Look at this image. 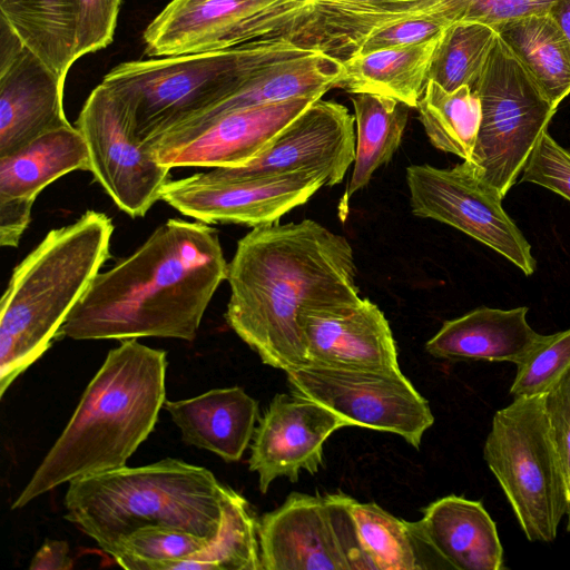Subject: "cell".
<instances>
[{
	"mask_svg": "<svg viewBox=\"0 0 570 570\" xmlns=\"http://www.w3.org/2000/svg\"><path fill=\"white\" fill-rule=\"evenodd\" d=\"M226 281L228 326L285 373L307 365L302 312L361 299L352 246L312 219L254 227L238 240Z\"/></svg>",
	"mask_w": 570,
	"mask_h": 570,
	"instance_id": "6da1fadb",
	"label": "cell"
},
{
	"mask_svg": "<svg viewBox=\"0 0 570 570\" xmlns=\"http://www.w3.org/2000/svg\"><path fill=\"white\" fill-rule=\"evenodd\" d=\"M227 272L215 228L170 218L132 254L97 274L58 338L191 342Z\"/></svg>",
	"mask_w": 570,
	"mask_h": 570,
	"instance_id": "7a4b0ae2",
	"label": "cell"
},
{
	"mask_svg": "<svg viewBox=\"0 0 570 570\" xmlns=\"http://www.w3.org/2000/svg\"><path fill=\"white\" fill-rule=\"evenodd\" d=\"M166 355L137 338L110 350L11 509L78 478L125 466L154 431L165 403Z\"/></svg>",
	"mask_w": 570,
	"mask_h": 570,
	"instance_id": "3957f363",
	"label": "cell"
},
{
	"mask_svg": "<svg viewBox=\"0 0 570 570\" xmlns=\"http://www.w3.org/2000/svg\"><path fill=\"white\" fill-rule=\"evenodd\" d=\"M115 226L89 209L51 229L13 268L0 302V396L58 338L110 257Z\"/></svg>",
	"mask_w": 570,
	"mask_h": 570,
	"instance_id": "277c9868",
	"label": "cell"
},
{
	"mask_svg": "<svg viewBox=\"0 0 570 570\" xmlns=\"http://www.w3.org/2000/svg\"><path fill=\"white\" fill-rule=\"evenodd\" d=\"M228 489L212 471L166 458L69 482L63 518L107 554L121 538L151 525L173 527L213 540L219 531Z\"/></svg>",
	"mask_w": 570,
	"mask_h": 570,
	"instance_id": "5b68a950",
	"label": "cell"
},
{
	"mask_svg": "<svg viewBox=\"0 0 570 570\" xmlns=\"http://www.w3.org/2000/svg\"><path fill=\"white\" fill-rule=\"evenodd\" d=\"M273 45L269 36L220 51L126 61L101 83L122 105L131 135L146 145L238 90Z\"/></svg>",
	"mask_w": 570,
	"mask_h": 570,
	"instance_id": "8992f818",
	"label": "cell"
},
{
	"mask_svg": "<svg viewBox=\"0 0 570 570\" xmlns=\"http://www.w3.org/2000/svg\"><path fill=\"white\" fill-rule=\"evenodd\" d=\"M483 458L531 542L556 539L569 492L543 404V395L514 397L498 410Z\"/></svg>",
	"mask_w": 570,
	"mask_h": 570,
	"instance_id": "52a82bcc",
	"label": "cell"
},
{
	"mask_svg": "<svg viewBox=\"0 0 570 570\" xmlns=\"http://www.w3.org/2000/svg\"><path fill=\"white\" fill-rule=\"evenodd\" d=\"M473 91L480 100L481 120L472 157L465 161L503 198L557 107L498 33Z\"/></svg>",
	"mask_w": 570,
	"mask_h": 570,
	"instance_id": "ba28073f",
	"label": "cell"
},
{
	"mask_svg": "<svg viewBox=\"0 0 570 570\" xmlns=\"http://www.w3.org/2000/svg\"><path fill=\"white\" fill-rule=\"evenodd\" d=\"M262 570H373L342 492L291 493L258 520Z\"/></svg>",
	"mask_w": 570,
	"mask_h": 570,
	"instance_id": "9c48e42d",
	"label": "cell"
},
{
	"mask_svg": "<svg viewBox=\"0 0 570 570\" xmlns=\"http://www.w3.org/2000/svg\"><path fill=\"white\" fill-rule=\"evenodd\" d=\"M286 376L293 393L325 406L348 426L395 433L415 449L434 423L428 401L401 370L304 366Z\"/></svg>",
	"mask_w": 570,
	"mask_h": 570,
	"instance_id": "30bf717a",
	"label": "cell"
},
{
	"mask_svg": "<svg viewBox=\"0 0 570 570\" xmlns=\"http://www.w3.org/2000/svg\"><path fill=\"white\" fill-rule=\"evenodd\" d=\"M313 0H170L146 27L151 58L220 51L282 33Z\"/></svg>",
	"mask_w": 570,
	"mask_h": 570,
	"instance_id": "8fae6325",
	"label": "cell"
},
{
	"mask_svg": "<svg viewBox=\"0 0 570 570\" xmlns=\"http://www.w3.org/2000/svg\"><path fill=\"white\" fill-rule=\"evenodd\" d=\"M412 213L450 225L492 248L525 275L537 262L522 232L502 207V197L463 160L452 168H406Z\"/></svg>",
	"mask_w": 570,
	"mask_h": 570,
	"instance_id": "7c38bea8",
	"label": "cell"
},
{
	"mask_svg": "<svg viewBox=\"0 0 570 570\" xmlns=\"http://www.w3.org/2000/svg\"><path fill=\"white\" fill-rule=\"evenodd\" d=\"M88 147L90 173L121 212L144 217L160 200L169 167L130 132L120 101L102 83L86 99L76 121Z\"/></svg>",
	"mask_w": 570,
	"mask_h": 570,
	"instance_id": "4fadbf2b",
	"label": "cell"
},
{
	"mask_svg": "<svg viewBox=\"0 0 570 570\" xmlns=\"http://www.w3.org/2000/svg\"><path fill=\"white\" fill-rule=\"evenodd\" d=\"M354 121L345 106L320 98L286 125L247 165L213 168L202 175L209 179L232 180L317 174L326 179V186H335L355 159Z\"/></svg>",
	"mask_w": 570,
	"mask_h": 570,
	"instance_id": "5bb4252c",
	"label": "cell"
},
{
	"mask_svg": "<svg viewBox=\"0 0 570 570\" xmlns=\"http://www.w3.org/2000/svg\"><path fill=\"white\" fill-rule=\"evenodd\" d=\"M315 100L303 97L233 110L195 126L167 131L145 146L157 163L169 168L243 167L257 158Z\"/></svg>",
	"mask_w": 570,
	"mask_h": 570,
	"instance_id": "9a60e30c",
	"label": "cell"
},
{
	"mask_svg": "<svg viewBox=\"0 0 570 570\" xmlns=\"http://www.w3.org/2000/svg\"><path fill=\"white\" fill-rule=\"evenodd\" d=\"M326 179L317 174L217 180L202 173L169 180L160 199L184 216L204 224L257 227L277 223L306 203Z\"/></svg>",
	"mask_w": 570,
	"mask_h": 570,
	"instance_id": "2e32d148",
	"label": "cell"
},
{
	"mask_svg": "<svg viewBox=\"0 0 570 570\" xmlns=\"http://www.w3.org/2000/svg\"><path fill=\"white\" fill-rule=\"evenodd\" d=\"M346 426L337 414L305 396L275 394L258 420L248 459L259 491L265 494L279 476L296 482L303 470L316 474L324 466L325 442Z\"/></svg>",
	"mask_w": 570,
	"mask_h": 570,
	"instance_id": "e0dca14e",
	"label": "cell"
},
{
	"mask_svg": "<svg viewBox=\"0 0 570 570\" xmlns=\"http://www.w3.org/2000/svg\"><path fill=\"white\" fill-rule=\"evenodd\" d=\"M63 87L65 80L0 19V157L71 125L63 109Z\"/></svg>",
	"mask_w": 570,
	"mask_h": 570,
	"instance_id": "ac0fdd59",
	"label": "cell"
},
{
	"mask_svg": "<svg viewBox=\"0 0 570 570\" xmlns=\"http://www.w3.org/2000/svg\"><path fill=\"white\" fill-rule=\"evenodd\" d=\"M307 353L306 366L364 371H397V347L389 321L373 302L299 315Z\"/></svg>",
	"mask_w": 570,
	"mask_h": 570,
	"instance_id": "d6986e66",
	"label": "cell"
},
{
	"mask_svg": "<svg viewBox=\"0 0 570 570\" xmlns=\"http://www.w3.org/2000/svg\"><path fill=\"white\" fill-rule=\"evenodd\" d=\"M412 532L448 568L505 569L497 524L483 503L450 494L422 509Z\"/></svg>",
	"mask_w": 570,
	"mask_h": 570,
	"instance_id": "ffe728a7",
	"label": "cell"
},
{
	"mask_svg": "<svg viewBox=\"0 0 570 570\" xmlns=\"http://www.w3.org/2000/svg\"><path fill=\"white\" fill-rule=\"evenodd\" d=\"M528 307H478L445 321L425 344L426 352L444 360L510 362L518 365L541 340L527 321Z\"/></svg>",
	"mask_w": 570,
	"mask_h": 570,
	"instance_id": "44dd1931",
	"label": "cell"
},
{
	"mask_svg": "<svg viewBox=\"0 0 570 570\" xmlns=\"http://www.w3.org/2000/svg\"><path fill=\"white\" fill-rule=\"evenodd\" d=\"M165 409L185 443L210 451L226 462L240 460L259 420L258 402L239 386L166 401Z\"/></svg>",
	"mask_w": 570,
	"mask_h": 570,
	"instance_id": "7402d4cb",
	"label": "cell"
},
{
	"mask_svg": "<svg viewBox=\"0 0 570 570\" xmlns=\"http://www.w3.org/2000/svg\"><path fill=\"white\" fill-rule=\"evenodd\" d=\"M75 170L90 171L88 147L78 128L70 125L46 132L0 157V202L32 207L48 185Z\"/></svg>",
	"mask_w": 570,
	"mask_h": 570,
	"instance_id": "603a6c76",
	"label": "cell"
},
{
	"mask_svg": "<svg viewBox=\"0 0 570 570\" xmlns=\"http://www.w3.org/2000/svg\"><path fill=\"white\" fill-rule=\"evenodd\" d=\"M439 38L354 55L342 61L344 72L336 88L391 97L410 108L417 107Z\"/></svg>",
	"mask_w": 570,
	"mask_h": 570,
	"instance_id": "cb8c5ba5",
	"label": "cell"
},
{
	"mask_svg": "<svg viewBox=\"0 0 570 570\" xmlns=\"http://www.w3.org/2000/svg\"><path fill=\"white\" fill-rule=\"evenodd\" d=\"M554 107L570 94V42L552 16L538 13L497 29Z\"/></svg>",
	"mask_w": 570,
	"mask_h": 570,
	"instance_id": "d4e9b609",
	"label": "cell"
},
{
	"mask_svg": "<svg viewBox=\"0 0 570 570\" xmlns=\"http://www.w3.org/2000/svg\"><path fill=\"white\" fill-rule=\"evenodd\" d=\"M0 19L48 68L66 80L77 60L70 0H0Z\"/></svg>",
	"mask_w": 570,
	"mask_h": 570,
	"instance_id": "484cf974",
	"label": "cell"
},
{
	"mask_svg": "<svg viewBox=\"0 0 570 570\" xmlns=\"http://www.w3.org/2000/svg\"><path fill=\"white\" fill-rule=\"evenodd\" d=\"M356 151L348 195L365 187L374 171L389 163L399 148L409 116V106L381 95L353 94Z\"/></svg>",
	"mask_w": 570,
	"mask_h": 570,
	"instance_id": "4316f807",
	"label": "cell"
},
{
	"mask_svg": "<svg viewBox=\"0 0 570 570\" xmlns=\"http://www.w3.org/2000/svg\"><path fill=\"white\" fill-rule=\"evenodd\" d=\"M258 520L249 502L229 488L219 531L210 543L159 570H262Z\"/></svg>",
	"mask_w": 570,
	"mask_h": 570,
	"instance_id": "83f0119b",
	"label": "cell"
},
{
	"mask_svg": "<svg viewBox=\"0 0 570 570\" xmlns=\"http://www.w3.org/2000/svg\"><path fill=\"white\" fill-rule=\"evenodd\" d=\"M416 108L425 134L436 149L463 160L471 159L481 120L475 91L469 86L446 91L429 80Z\"/></svg>",
	"mask_w": 570,
	"mask_h": 570,
	"instance_id": "f1b7e54d",
	"label": "cell"
},
{
	"mask_svg": "<svg viewBox=\"0 0 570 570\" xmlns=\"http://www.w3.org/2000/svg\"><path fill=\"white\" fill-rule=\"evenodd\" d=\"M346 504L358 544L373 570L425 569L420 542L410 522L399 519L375 502H360L346 494Z\"/></svg>",
	"mask_w": 570,
	"mask_h": 570,
	"instance_id": "f546056e",
	"label": "cell"
},
{
	"mask_svg": "<svg viewBox=\"0 0 570 570\" xmlns=\"http://www.w3.org/2000/svg\"><path fill=\"white\" fill-rule=\"evenodd\" d=\"M497 31L485 24L455 21L441 33L428 79L446 91L462 86L474 89L493 46Z\"/></svg>",
	"mask_w": 570,
	"mask_h": 570,
	"instance_id": "4dcf8cb0",
	"label": "cell"
},
{
	"mask_svg": "<svg viewBox=\"0 0 570 570\" xmlns=\"http://www.w3.org/2000/svg\"><path fill=\"white\" fill-rule=\"evenodd\" d=\"M210 541L181 529L151 525L121 538L109 556L127 570H159L163 563L189 557Z\"/></svg>",
	"mask_w": 570,
	"mask_h": 570,
	"instance_id": "1f68e13d",
	"label": "cell"
},
{
	"mask_svg": "<svg viewBox=\"0 0 570 570\" xmlns=\"http://www.w3.org/2000/svg\"><path fill=\"white\" fill-rule=\"evenodd\" d=\"M450 24L435 7L413 13L394 14L331 56L343 61L358 53L425 42L439 38Z\"/></svg>",
	"mask_w": 570,
	"mask_h": 570,
	"instance_id": "d6a6232c",
	"label": "cell"
},
{
	"mask_svg": "<svg viewBox=\"0 0 570 570\" xmlns=\"http://www.w3.org/2000/svg\"><path fill=\"white\" fill-rule=\"evenodd\" d=\"M570 366V328L541 340L517 365L510 387L514 397L540 396L556 383Z\"/></svg>",
	"mask_w": 570,
	"mask_h": 570,
	"instance_id": "836d02e7",
	"label": "cell"
},
{
	"mask_svg": "<svg viewBox=\"0 0 570 570\" xmlns=\"http://www.w3.org/2000/svg\"><path fill=\"white\" fill-rule=\"evenodd\" d=\"M556 0H440L438 11L451 23L478 22L493 28L527 16L547 13Z\"/></svg>",
	"mask_w": 570,
	"mask_h": 570,
	"instance_id": "e575fe53",
	"label": "cell"
},
{
	"mask_svg": "<svg viewBox=\"0 0 570 570\" xmlns=\"http://www.w3.org/2000/svg\"><path fill=\"white\" fill-rule=\"evenodd\" d=\"M73 9L76 58L108 47L115 36L122 0H70Z\"/></svg>",
	"mask_w": 570,
	"mask_h": 570,
	"instance_id": "d590c367",
	"label": "cell"
},
{
	"mask_svg": "<svg viewBox=\"0 0 570 570\" xmlns=\"http://www.w3.org/2000/svg\"><path fill=\"white\" fill-rule=\"evenodd\" d=\"M521 180L540 185L570 200V151L546 131L529 157Z\"/></svg>",
	"mask_w": 570,
	"mask_h": 570,
	"instance_id": "8d00e7d4",
	"label": "cell"
},
{
	"mask_svg": "<svg viewBox=\"0 0 570 570\" xmlns=\"http://www.w3.org/2000/svg\"><path fill=\"white\" fill-rule=\"evenodd\" d=\"M551 438L566 479L570 503V366L543 394Z\"/></svg>",
	"mask_w": 570,
	"mask_h": 570,
	"instance_id": "74e56055",
	"label": "cell"
},
{
	"mask_svg": "<svg viewBox=\"0 0 570 570\" xmlns=\"http://www.w3.org/2000/svg\"><path fill=\"white\" fill-rule=\"evenodd\" d=\"M313 2L363 13L402 14L432 9L440 0H313Z\"/></svg>",
	"mask_w": 570,
	"mask_h": 570,
	"instance_id": "f35d334b",
	"label": "cell"
},
{
	"mask_svg": "<svg viewBox=\"0 0 570 570\" xmlns=\"http://www.w3.org/2000/svg\"><path fill=\"white\" fill-rule=\"evenodd\" d=\"M31 206L14 202H0V245L17 247L31 220Z\"/></svg>",
	"mask_w": 570,
	"mask_h": 570,
	"instance_id": "ab89813d",
	"label": "cell"
},
{
	"mask_svg": "<svg viewBox=\"0 0 570 570\" xmlns=\"http://www.w3.org/2000/svg\"><path fill=\"white\" fill-rule=\"evenodd\" d=\"M69 544L63 540L47 539L31 559L30 570H70L73 560Z\"/></svg>",
	"mask_w": 570,
	"mask_h": 570,
	"instance_id": "60d3db41",
	"label": "cell"
},
{
	"mask_svg": "<svg viewBox=\"0 0 570 570\" xmlns=\"http://www.w3.org/2000/svg\"><path fill=\"white\" fill-rule=\"evenodd\" d=\"M549 13L570 42V0H556Z\"/></svg>",
	"mask_w": 570,
	"mask_h": 570,
	"instance_id": "b9f144b4",
	"label": "cell"
},
{
	"mask_svg": "<svg viewBox=\"0 0 570 570\" xmlns=\"http://www.w3.org/2000/svg\"><path fill=\"white\" fill-rule=\"evenodd\" d=\"M567 531L570 532V503H569V507H568V512H567Z\"/></svg>",
	"mask_w": 570,
	"mask_h": 570,
	"instance_id": "7bdbcfd3",
	"label": "cell"
}]
</instances>
